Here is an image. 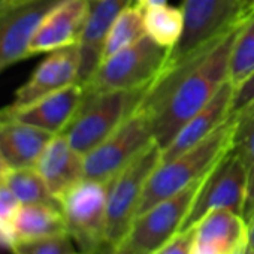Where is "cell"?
<instances>
[{"label": "cell", "mask_w": 254, "mask_h": 254, "mask_svg": "<svg viewBox=\"0 0 254 254\" xmlns=\"http://www.w3.org/2000/svg\"><path fill=\"white\" fill-rule=\"evenodd\" d=\"M236 121L238 115L230 114L202 142L181 156L160 163L147 181L136 215L203 178L214 165L232 150Z\"/></svg>", "instance_id": "2"}, {"label": "cell", "mask_w": 254, "mask_h": 254, "mask_svg": "<svg viewBox=\"0 0 254 254\" xmlns=\"http://www.w3.org/2000/svg\"><path fill=\"white\" fill-rule=\"evenodd\" d=\"M205 177L136 215L124 236L103 254H153L159 250L183 229Z\"/></svg>", "instance_id": "5"}, {"label": "cell", "mask_w": 254, "mask_h": 254, "mask_svg": "<svg viewBox=\"0 0 254 254\" xmlns=\"http://www.w3.org/2000/svg\"><path fill=\"white\" fill-rule=\"evenodd\" d=\"M242 217H244V220H245L247 224H250V221L254 218V172L250 175L248 190H247V199H245Z\"/></svg>", "instance_id": "30"}, {"label": "cell", "mask_w": 254, "mask_h": 254, "mask_svg": "<svg viewBox=\"0 0 254 254\" xmlns=\"http://www.w3.org/2000/svg\"><path fill=\"white\" fill-rule=\"evenodd\" d=\"M84 99V85L75 82L21 108L5 106L0 114L15 118L53 135L63 133Z\"/></svg>", "instance_id": "14"}, {"label": "cell", "mask_w": 254, "mask_h": 254, "mask_svg": "<svg viewBox=\"0 0 254 254\" xmlns=\"http://www.w3.org/2000/svg\"><path fill=\"white\" fill-rule=\"evenodd\" d=\"M144 36H147L145 24H144V11L138 9L133 3L127 5L118 14V17L115 18V21L112 23L108 32L103 53H102V60L133 45L135 42L141 41Z\"/></svg>", "instance_id": "21"}, {"label": "cell", "mask_w": 254, "mask_h": 254, "mask_svg": "<svg viewBox=\"0 0 254 254\" xmlns=\"http://www.w3.org/2000/svg\"><path fill=\"white\" fill-rule=\"evenodd\" d=\"M169 50L157 45L150 36L102 60L93 75L82 84L85 94L112 90L148 87L165 66Z\"/></svg>", "instance_id": "6"}, {"label": "cell", "mask_w": 254, "mask_h": 254, "mask_svg": "<svg viewBox=\"0 0 254 254\" xmlns=\"http://www.w3.org/2000/svg\"><path fill=\"white\" fill-rule=\"evenodd\" d=\"M60 0H30L0 14V72L27 60L32 38L47 12Z\"/></svg>", "instance_id": "11"}, {"label": "cell", "mask_w": 254, "mask_h": 254, "mask_svg": "<svg viewBox=\"0 0 254 254\" xmlns=\"http://www.w3.org/2000/svg\"><path fill=\"white\" fill-rule=\"evenodd\" d=\"M181 11L184 30L180 42L169 50L162 70L212 48L254 8H244L241 0H183Z\"/></svg>", "instance_id": "3"}, {"label": "cell", "mask_w": 254, "mask_h": 254, "mask_svg": "<svg viewBox=\"0 0 254 254\" xmlns=\"http://www.w3.org/2000/svg\"><path fill=\"white\" fill-rule=\"evenodd\" d=\"M147 36L157 45L172 50L181 39L184 30V15L181 8L160 5L144 11Z\"/></svg>", "instance_id": "22"}, {"label": "cell", "mask_w": 254, "mask_h": 254, "mask_svg": "<svg viewBox=\"0 0 254 254\" xmlns=\"http://www.w3.org/2000/svg\"><path fill=\"white\" fill-rule=\"evenodd\" d=\"M253 15L254 11L232 27L212 48L162 70L150 84L138 108L151 115L154 141L162 150L227 81L235 41Z\"/></svg>", "instance_id": "1"}, {"label": "cell", "mask_w": 254, "mask_h": 254, "mask_svg": "<svg viewBox=\"0 0 254 254\" xmlns=\"http://www.w3.org/2000/svg\"><path fill=\"white\" fill-rule=\"evenodd\" d=\"M233 96L235 87L229 81H226L215 93V96L181 127L175 138L169 142V145L162 150L160 163L181 156L183 153L189 151L205 138H208L230 115Z\"/></svg>", "instance_id": "15"}, {"label": "cell", "mask_w": 254, "mask_h": 254, "mask_svg": "<svg viewBox=\"0 0 254 254\" xmlns=\"http://www.w3.org/2000/svg\"><path fill=\"white\" fill-rule=\"evenodd\" d=\"M132 0H99L91 2V9L81 33L79 48V84H84L96 70L102 60V53L108 32L118 14L130 5Z\"/></svg>", "instance_id": "16"}, {"label": "cell", "mask_w": 254, "mask_h": 254, "mask_svg": "<svg viewBox=\"0 0 254 254\" xmlns=\"http://www.w3.org/2000/svg\"><path fill=\"white\" fill-rule=\"evenodd\" d=\"M90 2H99V0H90Z\"/></svg>", "instance_id": "39"}, {"label": "cell", "mask_w": 254, "mask_h": 254, "mask_svg": "<svg viewBox=\"0 0 254 254\" xmlns=\"http://www.w3.org/2000/svg\"><path fill=\"white\" fill-rule=\"evenodd\" d=\"M235 254H254V250L248 245V242H245L242 247H239V248L235 251Z\"/></svg>", "instance_id": "35"}, {"label": "cell", "mask_w": 254, "mask_h": 254, "mask_svg": "<svg viewBox=\"0 0 254 254\" xmlns=\"http://www.w3.org/2000/svg\"><path fill=\"white\" fill-rule=\"evenodd\" d=\"M14 254H78L76 244L69 233H60L33 239H17L12 244Z\"/></svg>", "instance_id": "26"}, {"label": "cell", "mask_w": 254, "mask_h": 254, "mask_svg": "<svg viewBox=\"0 0 254 254\" xmlns=\"http://www.w3.org/2000/svg\"><path fill=\"white\" fill-rule=\"evenodd\" d=\"M91 9L90 0H60L42 18L30 47L29 59L78 45Z\"/></svg>", "instance_id": "12"}, {"label": "cell", "mask_w": 254, "mask_h": 254, "mask_svg": "<svg viewBox=\"0 0 254 254\" xmlns=\"http://www.w3.org/2000/svg\"><path fill=\"white\" fill-rule=\"evenodd\" d=\"M6 2H8L11 6H15V5H21V3L30 2V0H6Z\"/></svg>", "instance_id": "37"}, {"label": "cell", "mask_w": 254, "mask_h": 254, "mask_svg": "<svg viewBox=\"0 0 254 254\" xmlns=\"http://www.w3.org/2000/svg\"><path fill=\"white\" fill-rule=\"evenodd\" d=\"M196 245L233 254L248 242V224L244 217L230 209H214L196 224Z\"/></svg>", "instance_id": "19"}, {"label": "cell", "mask_w": 254, "mask_h": 254, "mask_svg": "<svg viewBox=\"0 0 254 254\" xmlns=\"http://www.w3.org/2000/svg\"><path fill=\"white\" fill-rule=\"evenodd\" d=\"M254 100V73L235 90L230 114H238Z\"/></svg>", "instance_id": "29"}, {"label": "cell", "mask_w": 254, "mask_h": 254, "mask_svg": "<svg viewBox=\"0 0 254 254\" xmlns=\"http://www.w3.org/2000/svg\"><path fill=\"white\" fill-rule=\"evenodd\" d=\"M11 8V5L6 2V0H0V14H3L6 9H9Z\"/></svg>", "instance_id": "36"}, {"label": "cell", "mask_w": 254, "mask_h": 254, "mask_svg": "<svg viewBox=\"0 0 254 254\" xmlns=\"http://www.w3.org/2000/svg\"><path fill=\"white\" fill-rule=\"evenodd\" d=\"M79 64L81 57L78 45L48 53L44 62L36 66L30 78L15 91L14 100L8 106H26L41 97L79 82Z\"/></svg>", "instance_id": "13"}, {"label": "cell", "mask_w": 254, "mask_h": 254, "mask_svg": "<svg viewBox=\"0 0 254 254\" xmlns=\"http://www.w3.org/2000/svg\"><path fill=\"white\" fill-rule=\"evenodd\" d=\"M236 115L232 151L242 160L251 175L254 172V100Z\"/></svg>", "instance_id": "25"}, {"label": "cell", "mask_w": 254, "mask_h": 254, "mask_svg": "<svg viewBox=\"0 0 254 254\" xmlns=\"http://www.w3.org/2000/svg\"><path fill=\"white\" fill-rule=\"evenodd\" d=\"M9 229L14 241L67 233L60 205L50 203L20 205L9 223Z\"/></svg>", "instance_id": "20"}, {"label": "cell", "mask_w": 254, "mask_h": 254, "mask_svg": "<svg viewBox=\"0 0 254 254\" xmlns=\"http://www.w3.org/2000/svg\"><path fill=\"white\" fill-rule=\"evenodd\" d=\"M53 133L0 114V153L9 169L35 168Z\"/></svg>", "instance_id": "17"}, {"label": "cell", "mask_w": 254, "mask_h": 254, "mask_svg": "<svg viewBox=\"0 0 254 254\" xmlns=\"http://www.w3.org/2000/svg\"><path fill=\"white\" fill-rule=\"evenodd\" d=\"M154 142L153 118L144 109L126 118L102 144L84 156V178L109 183Z\"/></svg>", "instance_id": "8"}, {"label": "cell", "mask_w": 254, "mask_h": 254, "mask_svg": "<svg viewBox=\"0 0 254 254\" xmlns=\"http://www.w3.org/2000/svg\"><path fill=\"white\" fill-rule=\"evenodd\" d=\"M148 87L96 94L84 93L81 106L63 135L79 154L85 156L136 111Z\"/></svg>", "instance_id": "4"}, {"label": "cell", "mask_w": 254, "mask_h": 254, "mask_svg": "<svg viewBox=\"0 0 254 254\" xmlns=\"http://www.w3.org/2000/svg\"><path fill=\"white\" fill-rule=\"evenodd\" d=\"M35 168L57 200L72 186L84 180V156L69 144L63 133L53 136Z\"/></svg>", "instance_id": "18"}, {"label": "cell", "mask_w": 254, "mask_h": 254, "mask_svg": "<svg viewBox=\"0 0 254 254\" xmlns=\"http://www.w3.org/2000/svg\"><path fill=\"white\" fill-rule=\"evenodd\" d=\"M196 247V227H189L177 232L153 254H193Z\"/></svg>", "instance_id": "27"}, {"label": "cell", "mask_w": 254, "mask_h": 254, "mask_svg": "<svg viewBox=\"0 0 254 254\" xmlns=\"http://www.w3.org/2000/svg\"><path fill=\"white\" fill-rule=\"evenodd\" d=\"M78 254H88V253H81V251H79V253H78Z\"/></svg>", "instance_id": "40"}, {"label": "cell", "mask_w": 254, "mask_h": 254, "mask_svg": "<svg viewBox=\"0 0 254 254\" xmlns=\"http://www.w3.org/2000/svg\"><path fill=\"white\" fill-rule=\"evenodd\" d=\"M248 245L254 250V218L248 224Z\"/></svg>", "instance_id": "34"}, {"label": "cell", "mask_w": 254, "mask_h": 254, "mask_svg": "<svg viewBox=\"0 0 254 254\" xmlns=\"http://www.w3.org/2000/svg\"><path fill=\"white\" fill-rule=\"evenodd\" d=\"M5 183L12 190L21 205L32 203H50L60 205L57 197L51 193L47 183L36 171V168L9 169Z\"/></svg>", "instance_id": "23"}, {"label": "cell", "mask_w": 254, "mask_h": 254, "mask_svg": "<svg viewBox=\"0 0 254 254\" xmlns=\"http://www.w3.org/2000/svg\"><path fill=\"white\" fill-rule=\"evenodd\" d=\"M254 73V15L239 32L229 63L227 81L235 90Z\"/></svg>", "instance_id": "24"}, {"label": "cell", "mask_w": 254, "mask_h": 254, "mask_svg": "<svg viewBox=\"0 0 254 254\" xmlns=\"http://www.w3.org/2000/svg\"><path fill=\"white\" fill-rule=\"evenodd\" d=\"M168 0H132V3L141 9V11H145L148 8H153V6H160V5H166Z\"/></svg>", "instance_id": "32"}, {"label": "cell", "mask_w": 254, "mask_h": 254, "mask_svg": "<svg viewBox=\"0 0 254 254\" xmlns=\"http://www.w3.org/2000/svg\"><path fill=\"white\" fill-rule=\"evenodd\" d=\"M244 8H254V0H241Z\"/></svg>", "instance_id": "38"}, {"label": "cell", "mask_w": 254, "mask_h": 254, "mask_svg": "<svg viewBox=\"0 0 254 254\" xmlns=\"http://www.w3.org/2000/svg\"><path fill=\"white\" fill-rule=\"evenodd\" d=\"M108 187L109 183L84 178L59 199L67 233L81 253L103 254L108 250Z\"/></svg>", "instance_id": "7"}, {"label": "cell", "mask_w": 254, "mask_h": 254, "mask_svg": "<svg viewBox=\"0 0 254 254\" xmlns=\"http://www.w3.org/2000/svg\"><path fill=\"white\" fill-rule=\"evenodd\" d=\"M20 205L21 203L15 197L12 190L8 187V184L5 181H0V221L9 226Z\"/></svg>", "instance_id": "28"}, {"label": "cell", "mask_w": 254, "mask_h": 254, "mask_svg": "<svg viewBox=\"0 0 254 254\" xmlns=\"http://www.w3.org/2000/svg\"><path fill=\"white\" fill-rule=\"evenodd\" d=\"M162 148L154 141L127 165L108 187L106 247H114L133 223L148 178L160 165ZM106 250V251H108Z\"/></svg>", "instance_id": "9"}, {"label": "cell", "mask_w": 254, "mask_h": 254, "mask_svg": "<svg viewBox=\"0 0 254 254\" xmlns=\"http://www.w3.org/2000/svg\"><path fill=\"white\" fill-rule=\"evenodd\" d=\"M248 181L250 172L242 160L232 150L226 153L206 174L184 220L183 229L193 227L214 209H230L242 215Z\"/></svg>", "instance_id": "10"}, {"label": "cell", "mask_w": 254, "mask_h": 254, "mask_svg": "<svg viewBox=\"0 0 254 254\" xmlns=\"http://www.w3.org/2000/svg\"><path fill=\"white\" fill-rule=\"evenodd\" d=\"M8 172H9V166L6 165V162H5L2 153H0V181H5Z\"/></svg>", "instance_id": "33"}, {"label": "cell", "mask_w": 254, "mask_h": 254, "mask_svg": "<svg viewBox=\"0 0 254 254\" xmlns=\"http://www.w3.org/2000/svg\"><path fill=\"white\" fill-rule=\"evenodd\" d=\"M12 244H14V238H12L9 226L5 224L3 221H0V253L8 251V250L11 251Z\"/></svg>", "instance_id": "31"}]
</instances>
